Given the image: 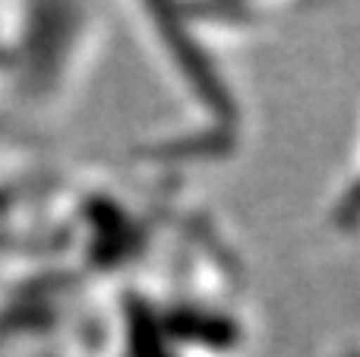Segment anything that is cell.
I'll list each match as a JSON object with an SVG mask.
<instances>
[{"mask_svg": "<svg viewBox=\"0 0 360 357\" xmlns=\"http://www.w3.org/2000/svg\"><path fill=\"white\" fill-rule=\"evenodd\" d=\"M95 0H0V111L44 117L76 98L98 57Z\"/></svg>", "mask_w": 360, "mask_h": 357, "instance_id": "6da1fadb", "label": "cell"}, {"mask_svg": "<svg viewBox=\"0 0 360 357\" xmlns=\"http://www.w3.org/2000/svg\"><path fill=\"white\" fill-rule=\"evenodd\" d=\"M136 19L146 44L168 82L177 89L180 105L196 114L199 136L231 124V95L224 89L215 44L202 32L196 0H124Z\"/></svg>", "mask_w": 360, "mask_h": 357, "instance_id": "7a4b0ae2", "label": "cell"}]
</instances>
